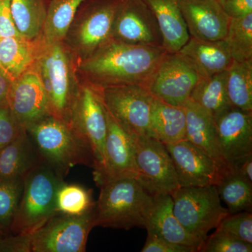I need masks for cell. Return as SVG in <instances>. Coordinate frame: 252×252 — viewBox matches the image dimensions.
<instances>
[{
  "label": "cell",
  "instance_id": "1",
  "mask_svg": "<svg viewBox=\"0 0 252 252\" xmlns=\"http://www.w3.org/2000/svg\"><path fill=\"white\" fill-rule=\"evenodd\" d=\"M167 52L164 47L112 39L77 62L78 77L97 91L128 85L144 87Z\"/></svg>",
  "mask_w": 252,
  "mask_h": 252
},
{
  "label": "cell",
  "instance_id": "2",
  "mask_svg": "<svg viewBox=\"0 0 252 252\" xmlns=\"http://www.w3.org/2000/svg\"><path fill=\"white\" fill-rule=\"evenodd\" d=\"M94 209L78 217L56 214L29 234L4 235L0 252H86L89 233L94 228Z\"/></svg>",
  "mask_w": 252,
  "mask_h": 252
},
{
  "label": "cell",
  "instance_id": "3",
  "mask_svg": "<svg viewBox=\"0 0 252 252\" xmlns=\"http://www.w3.org/2000/svg\"><path fill=\"white\" fill-rule=\"evenodd\" d=\"M26 130L41 161L63 179L75 165L94 168L90 149L65 123L47 116L28 126Z\"/></svg>",
  "mask_w": 252,
  "mask_h": 252
},
{
  "label": "cell",
  "instance_id": "4",
  "mask_svg": "<svg viewBox=\"0 0 252 252\" xmlns=\"http://www.w3.org/2000/svg\"><path fill=\"white\" fill-rule=\"evenodd\" d=\"M94 209V227L130 230L145 228L154 195L134 178L111 181L99 186Z\"/></svg>",
  "mask_w": 252,
  "mask_h": 252
},
{
  "label": "cell",
  "instance_id": "5",
  "mask_svg": "<svg viewBox=\"0 0 252 252\" xmlns=\"http://www.w3.org/2000/svg\"><path fill=\"white\" fill-rule=\"evenodd\" d=\"M39 65L49 115L70 126L81 82L77 72V60L61 41L46 45Z\"/></svg>",
  "mask_w": 252,
  "mask_h": 252
},
{
  "label": "cell",
  "instance_id": "6",
  "mask_svg": "<svg viewBox=\"0 0 252 252\" xmlns=\"http://www.w3.org/2000/svg\"><path fill=\"white\" fill-rule=\"evenodd\" d=\"M63 182L62 177L41 161L27 172L8 235L29 234L58 214L56 194Z\"/></svg>",
  "mask_w": 252,
  "mask_h": 252
},
{
  "label": "cell",
  "instance_id": "7",
  "mask_svg": "<svg viewBox=\"0 0 252 252\" xmlns=\"http://www.w3.org/2000/svg\"><path fill=\"white\" fill-rule=\"evenodd\" d=\"M124 0H86L79 6L63 42L77 62L113 39L116 18Z\"/></svg>",
  "mask_w": 252,
  "mask_h": 252
},
{
  "label": "cell",
  "instance_id": "8",
  "mask_svg": "<svg viewBox=\"0 0 252 252\" xmlns=\"http://www.w3.org/2000/svg\"><path fill=\"white\" fill-rule=\"evenodd\" d=\"M173 212L190 235L205 240L220 220L230 215L222 206L216 185L180 187L171 194Z\"/></svg>",
  "mask_w": 252,
  "mask_h": 252
},
{
  "label": "cell",
  "instance_id": "9",
  "mask_svg": "<svg viewBox=\"0 0 252 252\" xmlns=\"http://www.w3.org/2000/svg\"><path fill=\"white\" fill-rule=\"evenodd\" d=\"M97 91L107 112L127 133L155 139L151 126L154 97L145 87L128 85Z\"/></svg>",
  "mask_w": 252,
  "mask_h": 252
},
{
  "label": "cell",
  "instance_id": "10",
  "mask_svg": "<svg viewBox=\"0 0 252 252\" xmlns=\"http://www.w3.org/2000/svg\"><path fill=\"white\" fill-rule=\"evenodd\" d=\"M80 81L70 126L90 149L94 159V173H95L100 171L104 165L107 130L106 109L99 93Z\"/></svg>",
  "mask_w": 252,
  "mask_h": 252
},
{
  "label": "cell",
  "instance_id": "11",
  "mask_svg": "<svg viewBox=\"0 0 252 252\" xmlns=\"http://www.w3.org/2000/svg\"><path fill=\"white\" fill-rule=\"evenodd\" d=\"M195 65L180 52H167L144 87L155 98L183 107L202 79Z\"/></svg>",
  "mask_w": 252,
  "mask_h": 252
},
{
  "label": "cell",
  "instance_id": "12",
  "mask_svg": "<svg viewBox=\"0 0 252 252\" xmlns=\"http://www.w3.org/2000/svg\"><path fill=\"white\" fill-rule=\"evenodd\" d=\"M132 137L137 170L135 180L151 195H171L180 185L165 144L152 137Z\"/></svg>",
  "mask_w": 252,
  "mask_h": 252
},
{
  "label": "cell",
  "instance_id": "13",
  "mask_svg": "<svg viewBox=\"0 0 252 252\" xmlns=\"http://www.w3.org/2000/svg\"><path fill=\"white\" fill-rule=\"evenodd\" d=\"M6 104L15 119L25 129L50 116L39 61L11 81Z\"/></svg>",
  "mask_w": 252,
  "mask_h": 252
},
{
  "label": "cell",
  "instance_id": "14",
  "mask_svg": "<svg viewBox=\"0 0 252 252\" xmlns=\"http://www.w3.org/2000/svg\"><path fill=\"white\" fill-rule=\"evenodd\" d=\"M173 162L180 187L217 185L225 166L187 140L165 144Z\"/></svg>",
  "mask_w": 252,
  "mask_h": 252
},
{
  "label": "cell",
  "instance_id": "15",
  "mask_svg": "<svg viewBox=\"0 0 252 252\" xmlns=\"http://www.w3.org/2000/svg\"><path fill=\"white\" fill-rule=\"evenodd\" d=\"M106 109V108H105ZM107 130L102 170L94 173L97 187L111 181L137 177L133 138L106 109Z\"/></svg>",
  "mask_w": 252,
  "mask_h": 252
},
{
  "label": "cell",
  "instance_id": "16",
  "mask_svg": "<svg viewBox=\"0 0 252 252\" xmlns=\"http://www.w3.org/2000/svg\"><path fill=\"white\" fill-rule=\"evenodd\" d=\"M112 36L127 44L163 47L157 18L142 0H124L114 22Z\"/></svg>",
  "mask_w": 252,
  "mask_h": 252
},
{
  "label": "cell",
  "instance_id": "17",
  "mask_svg": "<svg viewBox=\"0 0 252 252\" xmlns=\"http://www.w3.org/2000/svg\"><path fill=\"white\" fill-rule=\"evenodd\" d=\"M217 139L225 165L252 154V112L228 107L215 117Z\"/></svg>",
  "mask_w": 252,
  "mask_h": 252
},
{
  "label": "cell",
  "instance_id": "18",
  "mask_svg": "<svg viewBox=\"0 0 252 252\" xmlns=\"http://www.w3.org/2000/svg\"><path fill=\"white\" fill-rule=\"evenodd\" d=\"M189 34L202 40H223L230 18L217 0H178Z\"/></svg>",
  "mask_w": 252,
  "mask_h": 252
},
{
  "label": "cell",
  "instance_id": "19",
  "mask_svg": "<svg viewBox=\"0 0 252 252\" xmlns=\"http://www.w3.org/2000/svg\"><path fill=\"white\" fill-rule=\"evenodd\" d=\"M145 228L169 243L193 249L199 252L203 240L190 235L181 224L173 212V200L171 195H154Z\"/></svg>",
  "mask_w": 252,
  "mask_h": 252
},
{
  "label": "cell",
  "instance_id": "20",
  "mask_svg": "<svg viewBox=\"0 0 252 252\" xmlns=\"http://www.w3.org/2000/svg\"><path fill=\"white\" fill-rule=\"evenodd\" d=\"M46 45L42 34L34 39L24 36L1 38L0 67L11 81L14 80L40 59Z\"/></svg>",
  "mask_w": 252,
  "mask_h": 252
},
{
  "label": "cell",
  "instance_id": "21",
  "mask_svg": "<svg viewBox=\"0 0 252 252\" xmlns=\"http://www.w3.org/2000/svg\"><path fill=\"white\" fill-rule=\"evenodd\" d=\"M186 115V140L225 166L217 139L215 119L201 106L188 99L183 105Z\"/></svg>",
  "mask_w": 252,
  "mask_h": 252
},
{
  "label": "cell",
  "instance_id": "22",
  "mask_svg": "<svg viewBox=\"0 0 252 252\" xmlns=\"http://www.w3.org/2000/svg\"><path fill=\"white\" fill-rule=\"evenodd\" d=\"M179 52L193 63L203 78L228 70L234 61L223 39L202 40L190 36Z\"/></svg>",
  "mask_w": 252,
  "mask_h": 252
},
{
  "label": "cell",
  "instance_id": "23",
  "mask_svg": "<svg viewBox=\"0 0 252 252\" xmlns=\"http://www.w3.org/2000/svg\"><path fill=\"white\" fill-rule=\"evenodd\" d=\"M157 18L161 31L163 47L168 52H178L189 35L178 0H142Z\"/></svg>",
  "mask_w": 252,
  "mask_h": 252
},
{
  "label": "cell",
  "instance_id": "24",
  "mask_svg": "<svg viewBox=\"0 0 252 252\" xmlns=\"http://www.w3.org/2000/svg\"><path fill=\"white\" fill-rule=\"evenodd\" d=\"M40 161L31 137L25 130L17 138L0 149V178H23Z\"/></svg>",
  "mask_w": 252,
  "mask_h": 252
},
{
  "label": "cell",
  "instance_id": "25",
  "mask_svg": "<svg viewBox=\"0 0 252 252\" xmlns=\"http://www.w3.org/2000/svg\"><path fill=\"white\" fill-rule=\"evenodd\" d=\"M151 126L155 139L164 144L186 140L185 109L154 97L151 110Z\"/></svg>",
  "mask_w": 252,
  "mask_h": 252
},
{
  "label": "cell",
  "instance_id": "26",
  "mask_svg": "<svg viewBox=\"0 0 252 252\" xmlns=\"http://www.w3.org/2000/svg\"><path fill=\"white\" fill-rule=\"evenodd\" d=\"M49 0H10L11 14L20 34L28 39L42 34Z\"/></svg>",
  "mask_w": 252,
  "mask_h": 252
},
{
  "label": "cell",
  "instance_id": "27",
  "mask_svg": "<svg viewBox=\"0 0 252 252\" xmlns=\"http://www.w3.org/2000/svg\"><path fill=\"white\" fill-rule=\"evenodd\" d=\"M220 200H223L230 214L252 212V183L225 166L216 185Z\"/></svg>",
  "mask_w": 252,
  "mask_h": 252
},
{
  "label": "cell",
  "instance_id": "28",
  "mask_svg": "<svg viewBox=\"0 0 252 252\" xmlns=\"http://www.w3.org/2000/svg\"><path fill=\"white\" fill-rule=\"evenodd\" d=\"M227 71L202 78L194 88L189 99L201 106L214 117L230 107L227 97Z\"/></svg>",
  "mask_w": 252,
  "mask_h": 252
},
{
  "label": "cell",
  "instance_id": "29",
  "mask_svg": "<svg viewBox=\"0 0 252 252\" xmlns=\"http://www.w3.org/2000/svg\"><path fill=\"white\" fill-rule=\"evenodd\" d=\"M86 0H49L42 36L46 44L61 42L81 4Z\"/></svg>",
  "mask_w": 252,
  "mask_h": 252
},
{
  "label": "cell",
  "instance_id": "30",
  "mask_svg": "<svg viewBox=\"0 0 252 252\" xmlns=\"http://www.w3.org/2000/svg\"><path fill=\"white\" fill-rule=\"evenodd\" d=\"M225 88L230 105L252 112V61H233L227 70Z\"/></svg>",
  "mask_w": 252,
  "mask_h": 252
},
{
  "label": "cell",
  "instance_id": "31",
  "mask_svg": "<svg viewBox=\"0 0 252 252\" xmlns=\"http://www.w3.org/2000/svg\"><path fill=\"white\" fill-rule=\"evenodd\" d=\"M92 190L78 185H67L64 182L56 194L58 213L78 217L91 211L94 207Z\"/></svg>",
  "mask_w": 252,
  "mask_h": 252
},
{
  "label": "cell",
  "instance_id": "32",
  "mask_svg": "<svg viewBox=\"0 0 252 252\" xmlns=\"http://www.w3.org/2000/svg\"><path fill=\"white\" fill-rule=\"evenodd\" d=\"M233 61H252V13L238 18H230L224 39Z\"/></svg>",
  "mask_w": 252,
  "mask_h": 252
},
{
  "label": "cell",
  "instance_id": "33",
  "mask_svg": "<svg viewBox=\"0 0 252 252\" xmlns=\"http://www.w3.org/2000/svg\"><path fill=\"white\" fill-rule=\"evenodd\" d=\"M23 178H0V227L6 235L22 195Z\"/></svg>",
  "mask_w": 252,
  "mask_h": 252
},
{
  "label": "cell",
  "instance_id": "34",
  "mask_svg": "<svg viewBox=\"0 0 252 252\" xmlns=\"http://www.w3.org/2000/svg\"><path fill=\"white\" fill-rule=\"evenodd\" d=\"M216 230L228 233L241 241L252 244V212L230 214L220 220Z\"/></svg>",
  "mask_w": 252,
  "mask_h": 252
},
{
  "label": "cell",
  "instance_id": "35",
  "mask_svg": "<svg viewBox=\"0 0 252 252\" xmlns=\"http://www.w3.org/2000/svg\"><path fill=\"white\" fill-rule=\"evenodd\" d=\"M200 252H252V244L245 243L228 233L216 230L204 240Z\"/></svg>",
  "mask_w": 252,
  "mask_h": 252
},
{
  "label": "cell",
  "instance_id": "36",
  "mask_svg": "<svg viewBox=\"0 0 252 252\" xmlns=\"http://www.w3.org/2000/svg\"><path fill=\"white\" fill-rule=\"evenodd\" d=\"M25 130L11 114L7 104L0 107V149L17 138Z\"/></svg>",
  "mask_w": 252,
  "mask_h": 252
},
{
  "label": "cell",
  "instance_id": "37",
  "mask_svg": "<svg viewBox=\"0 0 252 252\" xmlns=\"http://www.w3.org/2000/svg\"><path fill=\"white\" fill-rule=\"evenodd\" d=\"M147 239L142 252H195L193 249L169 243L152 233H147Z\"/></svg>",
  "mask_w": 252,
  "mask_h": 252
},
{
  "label": "cell",
  "instance_id": "38",
  "mask_svg": "<svg viewBox=\"0 0 252 252\" xmlns=\"http://www.w3.org/2000/svg\"><path fill=\"white\" fill-rule=\"evenodd\" d=\"M0 36H23L18 32L11 14L10 0H0Z\"/></svg>",
  "mask_w": 252,
  "mask_h": 252
},
{
  "label": "cell",
  "instance_id": "39",
  "mask_svg": "<svg viewBox=\"0 0 252 252\" xmlns=\"http://www.w3.org/2000/svg\"><path fill=\"white\" fill-rule=\"evenodd\" d=\"M220 6L230 18H238L252 13V0H223Z\"/></svg>",
  "mask_w": 252,
  "mask_h": 252
},
{
  "label": "cell",
  "instance_id": "40",
  "mask_svg": "<svg viewBox=\"0 0 252 252\" xmlns=\"http://www.w3.org/2000/svg\"><path fill=\"white\" fill-rule=\"evenodd\" d=\"M228 166V165H227ZM238 175L252 183V154L228 166Z\"/></svg>",
  "mask_w": 252,
  "mask_h": 252
},
{
  "label": "cell",
  "instance_id": "41",
  "mask_svg": "<svg viewBox=\"0 0 252 252\" xmlns=\"http://www.w3.org/2000/svg\"><path fill=\"white\" fill-rule=\"evenodd\" d=\"M11 81L10 78L0 69V107L7 104L6 99Z\"/></svg>",
  "mask_w": 252,
  "mask_h": 252
},
{
  "label": "cell",
  "instance_id": "42",
  "mask_svg": "<svg viewBox=\"0 0 252 252\" xmlns=\"http://www.w3.org/2000/svg\"><path fill=\"white\" fill-rule=\"evenodd\" d=\"M4 235H6L3 234L2 233H1V232H0V244H1V239H2L3 236H4Z\"/></svg>",
  "mask_w": 252,
  "mask_h": 252
},
{
  "label": "cell",
  "instance_id": "43",
  "mask_svg": "<svg viewBox=\"0 0 252 252\" xmlns=\"http://www.w3.org/2000/svg\"><path fill=\"white\" fill-rule=\"evenodd\" d=\"M0 232H1V233H3V234L6 235V233H4V230H3L2 229H1V227H0Z\"/></svg>",
  "mask_w": 252,
  "mask_h": 252
},
{
  "label": "cell",
  "instance_id": "44",
  "mask_svg": "<svg viewBox=\"0 0 252 252\" xmlns=\"http://www.w3.org/2000/svg\"><path fill=\"white\" fill-rule=\"evenodd\" d=\"M217 1H219V2H220V3H221V2H222V1H223V0H217Z\"/></svg>",
  "mask_w": 252,
  "mask_h": 252
},
{
  "label": "cell",
  "instance_id": "45",
  "mask_svg": "<svg viewBox=\"0 0 252 252\" xmlns=\"http://www.w3.org/2000/svg\"><path fill=\"white\" fill-rule=\"evenodd\" d=\"M1 36H0V41H1Z\"/></svg>",
  "mask_w": 252,
  "mask_h": 252
}]
</instances>
